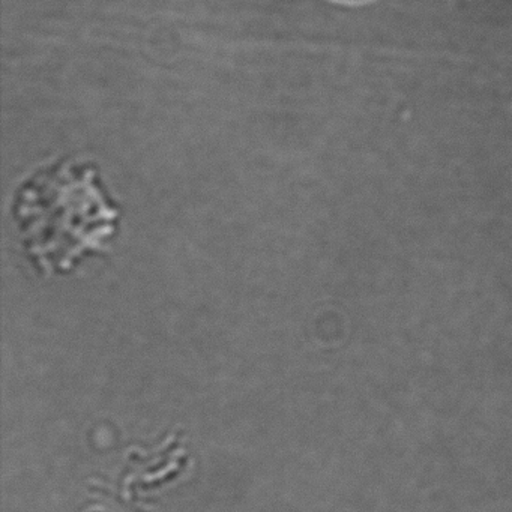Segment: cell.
Segmentation results:
<instances>
[{"label": "cell", "instance_id": "6da1fadb", "mask_svg": "<svg viewBox=\"0 0 512 512\" xmlns=\"http://www.w3.org/2000/svg\"><path fill=\"white\" fill-rule=\"evenodd\" d=\"M14 212L29 259L47 275L70 271L89 254L103 251L118 220L98 182L73 169L35 178Z\"/></svg>", "mask_w": 512, "mask_h": 512}]
</instances>
